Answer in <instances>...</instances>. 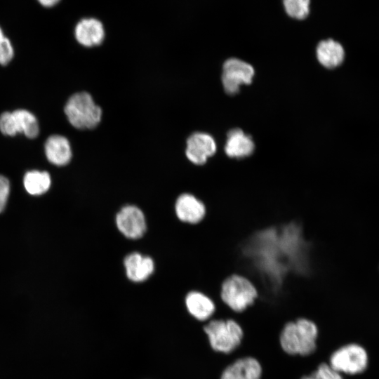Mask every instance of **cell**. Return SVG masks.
<instances>
[{
    "instance_id": "obj_1",
    "label": "cell",
    "mask_w": 379,
    "mask_h": 379,
    "mask_svg": "<svg viewBox=\"0 0 379 379\" xmlns=\"http://www.w3.org/2000/svg\"><path fill=\"white\" fill-rule=\"evenodd\" d=\"M318 326L314 320L300 317L286 321L279 335L281 349L290 355L309 356L317 349Z\"/></svg>"
},
{
    "instance_id": "obj_2",
    "label": "cell",
    "mask_w": 379,
    "mask_h": 379,
    "mask_svg": "<svg viewBox=\"0 0 379 379\" xmlns=\"http://www.w3.org/2000/svg\"><path fill=\"white\" fill-rule=\"evenodd\" d=\"M202 331L211 348L217 352L230 354L241 344L244 331L234 318L213 317L206 322Z\"/></svg>"
},
{
    "instance_id": "obj_3",
    "label": "cell",
    "mask_w": 379,
    "mask_h": 379,
    "mask_svg": "<svg viewBox=\"0 0 379 379\" xmlns=\"http://www.w3.org/2000/svg\"><path fill=\"white\" fill-rule=\"evenodd\" d=\"M259 293L247 277L234 273L222 282L220 298L232 312L240 314L255 304Z\"/></svg>"
},
{
    "instance_id": "obj_4",
    "label": "cell",
    "mask_w": 379,
    "mask_h": 379,
    "mask_svg": "<svg viewBox=\"0 0 379 379\" xmlns=\"http://www.w3.org/2000/svg\"><path fill=\"white\" fill-rule=\"evenodd\" d=\"M64 112L69 124L81 130L95 128L102 114L101 107L95 104L91 95L85 91L72 95L65 105Z\"/></svg>"
},
{
    "instance_id": "obj_5",
    "label": "cell",
    "mask_w": 379,
    "mask_h": 379,
    "mask_svg": "<svg viewBox=\"0 0 379 379\" xmlns=\"http://www.w3.org/2000/svg\"><path fill=\"white\" fill-rule=\"evenodd\" d=\"M368 362L366 350L355 343L340 347L331 354L330 366L340 373L359 374L367 368Z\"/></svg>"
},
{
    "instance_id": "obj_6",
    "label": "cell",
    "mask_w": 379,
    "mask_h": 379,
    "mask_svg": "<svg viewBox=\"0 0 379 379\" xmlns=\"http://www.w3.org/2000/svg\"><path fill=\"white\" fill-rule=\"evenodd\" d=\"M254 76V69L248 63L237 58L227 60L222 66V83L230 95L239 92L241 85L250 84Z\"/></svg>"
},
{
    "instance_id": "obj_7",
    "label": "cell",
    "mask_w": 379,
    "mask_h": 379,
    "mask_svg": "<svg viewBox=\"0 0 379 379\" xmlns=\"http://www.w3.org/2000/svg\"><path fill=\"white\" fill-rule=\"evenodd\" d=\"M115 223L118 230L126 238H141L147 230V222L142 211L135 205H126L117 213Z\"/></svg>"
},
{
    "instance_id": "obj_8",
    "label": "cell",
    "mask_w": 379,
    "mask_h": 379,
    "mask_svg": "<svg viewBox=\"0 0 379 379\" xmlns=\"http://www.w3.org/2000/svg\"><path fill=\"white\" fill-rule=\"evenodd\" d=\"M175 211L181 222L197 225L204 220L207 209L205 203L197 195L185 192L177 198Z\"/></svg>"
},
{
    "instance_id": "obj_9",
    "label": "cell",
    "mask_w": 379,
    "mask_h": 379,
    "mask_svg": "<svg viewBox=\"0 0 379 379\" xmlns=\"http://www.w3.org/2000/svg\"><path fill=\"white\" fill-rule=\"evenodd\" d=\"M215 152V142L206 133L194 132L186 140V157L194 165L205 164L208 158L214 155Z\"/></svg>"
},
{
    "instance_id": "obj_10",
    "label": "cell",
    "mask_w": 379,
    "mask_h": 379,
    "mask_svg": "<svg viewBox=\"0 0 379 379\" xmlns=\"http://www.w3.org/2000/svg\"><path fill=\"white\" fill-rule=\"evenodd\" d=\"M185 307L188 314L199 322H206L212 319L216 312L213 300L199 290L189 291L185 298Z\"/></svg>"
},
{
    "instance_id": "obj_11",
    "label": "cell",
    "mask_w": 379,
    "mask_h": 379,
    "mask_svg": "<svg viewBox=\"0 0 379 379\" xmlns=\"http://www.w3.org/2000/svg\"><path fill=\"white\" fill-rule=\"evenodd\" d=\"M74 34L80 45L91 48L102 44L105 37V29L100 20L86 17L76 24Z\"/></svg>"
},
{
    "instance_id": "obj_12",
    "label": "cell",
    "mask_w": 379,
    "mask_h": 379,
    "mask_svg": "<svg viewBox=\"0 0 379 379\" xmlns=\"http://www.w3.org/2000/svg\"><path fill=\"white\" fill-rule=\"evenodd\" d=\"M262 373V366L256 359L245 357L227 366L220 379H260Z\"/></svg>"
},
{
    "instance_id": "obj_13",
    "label": "cell",
    "mask_w": 379,
    "mask_h": 379,
    "mask_svg": "<svg viewBox=\"0 0 379 379\" xmlns=\"http://www.w3.org/2000/svg\"><path fill=\"white\" fill-rule=\"evenodd\" d=\"M124 265L128 279L133 282H142L147 280L154 270L152 258L138 252L127 255L124 258Z\"/></svg>"
},
{
    "instance_id": "obj_14",
    "label": "cell",
    "mask_w": 379,
    "mask_h": 379,
    "mask_svg": "<svg viewBox=\"0 0 379 379\" xmlns=\"http://www.w3.org/2000/svg\"><path fill=\"white\" fill-rule=\"evenodd\" d=\"M44 151L48 161L55 166H65L72 157L70 143L67 138L61 135L49 136L45 142Z\"/></svg>"
},
{
    "instance_id": "obj_15",
    "label": "cell",
    "mask_w": 379,
    "mask_h": 379,
    "mask_svg": "<svg viewBox=\"0 0 379 379\" xmlns=\"http://www.w3.org/2000/svg\"><path fill=\"white\" fill-rule=\"evenodd\" d=\"M252 138L245 134L239 128L230 130L227 133L225 152L230 158L242 159L247 157L254 150Z\"/></svg>"
},
{
    "instance_id": "obj_16",
    "label": "cell",
    "mask_w": 379,
    "mask_h": 379,
    "mask_svg": "<svg viewBox=\"0 0 379 379\" xmlns=\"http://www.w3.org/2000/svg\"><path fill=\"white\" fill-rule=\"evenodd\" d=\"M343 46L333 39L324 40L317 47V57L324 67L331 69L340 65L344 59Z\"/></svg>"
},
{
    "instance_id": "obj_17",
    "label": "cell",
    "mask_w": 379,
    "mask_h": 379,
    "mask_svg": "<svg viewBox=\"0 0 379 379\" xmlns=\"http://www.w3.org/2000/svg\"><path fill=\"white\" fill-rule=\"evenodd\" d=\"M23 184L29 194L41 195L49 190L51 184V176L46 171H29L24 175Z\"/></svg>"
},
{
    "instance_id": "obj_18",
    "label": "cell",
    "mask_w": 379,
    "mask_h": 379,
    "mask_svg": "<svg viewBox=\"0 0 379 379\" xmlns=\"http://www.w3.org/2000/svg\"><path fill=\"white\" fill-rule=\"evenodd\" d=\"M18 133H23L28 138H35L39 133V125L36 117L24 109L12 112Z\"/></svg>"
},
{
    "instance_id": "obj_19",
    "label": "cell",
    "mask_w": 379,
    "mask_h": 379,
    "mask_svg": "<svg viewBox=\"0 0 379 379\" xmlns=\"http://www.w3.org/2000/svg\"><path fill=\"white\" fill-rule=\"evenodd\" d=\"M284 6L288 15L302 20L310 12V0H284Z\"/></svg>"
},
{
    "instance_id": "obj_20",
    "label": "cell",
    "mask_w": 379,
    "mask_h": 379,
    "mask_svg": "<svg viewBox=\"0 0 379 379\" xmlns=\"http://www.w3.org/2000/svg\"><path fill=\"white\" fill-rule=\"evenodd\" d=\"M300 379H343L341 373L333 368L329 364L321 363L317 369Z\"/></svg>"
},
{
    "instance_id": "obj_21",
    "label": "cell",
    "mask_w": 379,
    "mask_h": 379,
    "mask_svg": "<svg viewBox=\"0 0 379 379\" xmlns=\"http://www.w3.org/2000/svg\"><path fill=\"white\" fill-rule=\"evenodd\" d=\"M13 56L14 50L12 44L0 27V65H8L12 60Z\"/></svg>"
},
{
    "instance_id": "obj_22",
    "label": "cell",
    "mask_w": 379,
    "mask_h": 379,
    "mask_svg": "<svg viewBox=\"0 0 379 379\" xmlns=\"http://www.w3.org/2000/svg\"><path fill=\"white\" fill-rule=\"evenodd\" d=\"M0 131L7 136L18 134L15 122L12 112H4L0 115Z\"/></svg>"
},
{
    "instance_id": "obj_23",
    "label": "cell",
    "mask_w": 379,
    "mask_h": 379,
    "mask_svg": "<svg viewBox=\"0 0 379 379\" xmlns=\"http://www.w3.org/2000/svg\"><path fill=\"white\" fill-rule=\"evenodd\" d=\"M10 193V182L8 179L0 175V213L4 210Z\"/></svg>"
},
{
    "instance_id": "obj_24",
    "label": "cell",
    "mask_w": 379,
    "mask_h": 379,
    "mask_svg": "<svg viewBox=\"0 0 379 379\" xmlns=\"http://www.w3.org/2000/svg\"><path fill=\"white\" fill-rule=\"evenodd\" d=\"M61 0H37L45 8H51L57 5Z\"/></svg>"
}]
</instances>
